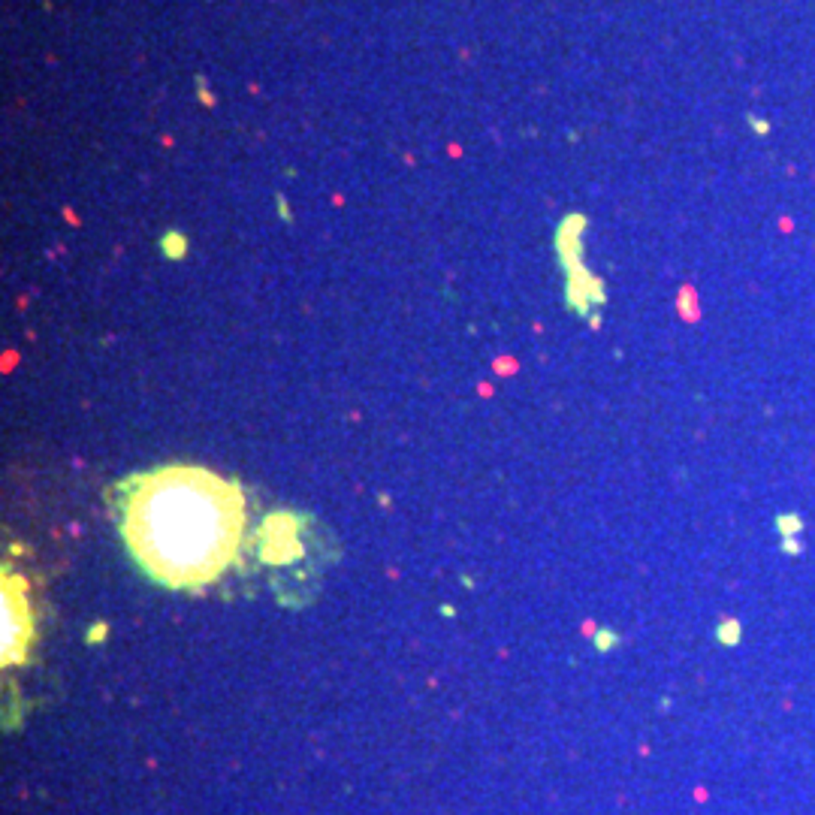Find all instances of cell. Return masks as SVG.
Here are the masks:
<instances>
[{"label":"cell","instance_id":"cell-1","mask_svg":"<svg viewBox=\"0 0 815 815\" xmlns=\"http://www.w3.org/2000/svg\"><path fill=\"white\" fill-rule=\"evenodd\" d=\"M121 535L154 583L196 589L215 583L236 559L245 535V495L203 468L148 471L124 486Z\"/></svg>","mask_w":815,"mask_h":815},{"label":"cell","instance_id":"cell-2","mask_svg":"<svg viewBox=\"0 0 815 815\" xmlns=\"http://www.w3.org/2000/svg\"><path fill=\"white\" fill-rule=\"evenodd\" d=\"M586 227L583 215H568L559 224V233H555V248H559L562 266H565V275H568V306L577 311V314H586L592 306H601L604 302V290H601V281L592 278L589 272L583 269V245H580V233Z\"/></svg>","mask_w":815,"mask_h":815},{"label":"cell","instance_id":"cell-3","mask_svg":"<svg viewBox=\"0 0 815 815\" xmlns=\"http://www.w3.org/2000/svg\"><path fill=\"white\" fill-rule=\"evenodd\" d=\"M34 641L30 631V610L21 580L6 574L3 577V665H19L27 655Z\"/></svg>","mask_w":815,"mask_h":815},{"label":"cell","instance_id":"cell-4","mask_svg":"<svg viewBox=\"0 0 815 815\" xmlns=\"http://www.w3.org/2000/svg\"><path fill=\"white\" fill-rule=\"evenodd\" d=\"M803 529H806V523L797 510H782V514H776V531H779V538H801Z\"/></svg>","mask_w":815,"mask_h":815},{"label":"cell","instance_id":"cell-5","mask_svg":"<svg viewBox=\"0 0 815 815\" xmlns=\"http://www.w3.org/2000/svg\"><path fill=\"white\" fill-rule=\"evenodd\" d=\"M715 641L725 643V646H740L743 641V625L737 619H725L715 625Z\"/></svg>","mask_w":815,"mask_h":815},{"label":"cell","instance_id":"cell-6","mask_svg":"<svg viewBox=\"0 0 815 815\" xmlns=\"http://www.w3.org/2000/svg\"><path fill=\"white\" fill-rule=\"evenodd\" d=\"M161 248H163V254L166 257H172V260H179V257H185V251H187V239L181 233H175V230H170L161 239Z\"/></svg>","mask_w":815,"mask_h":815},{"label":"cell","instance_id":"cell-7","mask_svg":"<svg viewBox=\"0 0 815 815\" xmlns=\"http://www.w3.org/2000/svg\"><path fill=\"white\" fill-rule=\"evenodd\" d=\"M782 550H785L788 555H801V553H803L801 538H782Z\"/></svg>","mask_w":815,"mask_h":815},{"label":"cell","instance_id":"cell-8","mask_svg":"<svg viewBox=\"0 0 815 815\" xmlns=\"http://www.w3.org/2000/svg\"><path fill=\"white\" fill-rule=\"evenodd\" d=\"M275 203H278V209H281V218H284V220H293V215H290V205H287L284 194H275Z\"/></svg>","mask_w":815,"mask_h":815},{"label":"cell","instance_id":"cell-9","mask_svg":"<svg viewBox=\"0 0 815 815\" xmlns=\"http://www.w3.org/2000/svg\"><path fill=\"white\" fill-rule=\"evenodd\" d=\"M196 85H200V100H203L205 106H211V103H215V97H211V94H209V88L203 85V76H200V79H196Z\"/></svg>","mask_w":815,"mask_h":815}]
</instances>
